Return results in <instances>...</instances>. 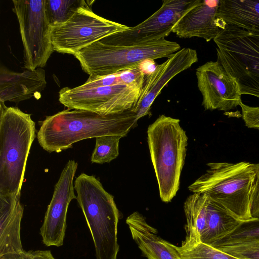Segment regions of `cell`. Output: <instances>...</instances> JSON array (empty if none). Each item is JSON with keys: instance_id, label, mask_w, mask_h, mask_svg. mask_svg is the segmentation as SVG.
Returning <instances> with one entry per match:
<instances>
[{"instance_id": "cell-1", "label": "cell", "mask_w": 259, "mask_h": 259, "mask_svg": "<svg viewBox=\"0 0 259 259\" xmlns=\"http://www.w3.org/2000/svg\"><path fill=\"white\" fill-rule=\"evenodd\" d=\"M136 114L132 110L101 115L78 109H65L40 122L37 133L39 145L46 151L59 153L78 141L108 135L125 137L137 125Z\"/></svg>"}, {"instance_id": "cell-2", "label": "cell", "mask_w": 259, "mask_h": 259, "mask_svg": "<svg viewBox=\"0 0 259 259\" xmlns=\"http://www.w3.org/2000/svg\"><path fill=\"white\" fill-rule=\"evenodd\" d=\"M205 172L188 187L206 195L241 222L252 220L250 199L259 163L209 162Z\"/></svg>"}, {"instance_id": "cell-3", "label": "cell", "mask_w": 259, "mask_h": 259, "mask_svg": "<svg viewBox=\"0 0 259 259\" xmlns=\"http://www.w3.org/2000/svg\"><path fill=\"white\" fill-rule=\"evenodd\" d=\"M4 103L0 101V195H17L35 138V124L31 114Z\"/></svg>"}, {"instance_id": "cell-4", "label": "cell", "mask_w": 259, "mask_h": 259, "mask_svg": "<svg viewBox=\"0 0 259 259\" xmlns=\"http://www.w3.org/2000/svg\"><path fill=\"white\" fill-rule=\"evenodd\" d=\"M178 119L161 115L148 127L151 159L161 200L169 202L179 189L188 137Z\"/></svg>"}, {"instance_id": "cell-5", "label": "cell", "mask_w": 259, "mask_h": 259, "mask_svg": "<svg viewBox=\"0 0 259 259\" xmlns=\"http://www.w3.org/2000/svg\"><path fill=\"white\" fill-rule=\"evenodd\" d=\"M74 188L92 234L96 259H117L120 214L113 196L95 176L84 173L76 178Z\"/></svg>"}, {"instance_id": "cell-6", "label": "cell", "mask_w": 259, "mask_h": 259, "mask_svg": "<svg viewBox=\"0 0 259 259\" xmlns=\"http://www.w3.org/2000/svg\"><path fill=\"white\" fill-rule=\"evenodd\" d=\"M181 46L165 38L135 46L112 44L100 39L74 55L90 77L113 74L147 60L168 58Z\"/></svg>"}, {"instance_id": "cell-7", "label": "cell", "mask_w": 259, "mask_h": 259, "mask_svg": "<svg viewBox=\"0 0 259 259\" xmlns=\"http://www.w3.org/2000/svg\"><path fill=\"white\" fill-rule=\"evenodd\" d=\"M213 40L217 61L236 79L242 95L259 98V32L226 25Z\"/></svg>"}, {"instance_id": "cell-8", "label": "cell", "mask_w": 259, "mask_h": 259, "mask_svg": "<svg viewBox=\"0 0 259 259\" xmlns=\"http://www.w3.org/2000/svg\"><path fill=\"white\" fill-rule=\"evenodd\" d=\"M23 46L25 69L44 67L55 51L51 40L52 27L47 18L45 0H13Z\"/></svg>"}, {"instance_id": "cell-9", "label": "cell", "mask_w": 259, "mask_h": 259, "mask_svg": "<svg viewBox=\"0 0 259 259\" xmlns=\"http://www.w3.org/2000/svg\"><path fill=\"white\" fill-rule=\"evenodd\" d=\"M91 7L80 8L67 21L52 27L55 51L74 55L93 42L129 27L97 15Z\"/></svg>"}, {"instance_id": "cell-10", "label": "cell", "mask_w": 259, "mask_h": 259, "mask_svg": "<svg viewBox=\"0 0 259 259\" xmlns=\"http://www.w3.org/2000/svg\"><path fill=\"white\" fill-rule=\"evenodd\" d=\"M143 88L125 84L84 89L63 88L59 101L68 109L94 112L103 115L131 110L137 103Z\"/></svg>"}, {"instance_id": "cell-11", "label": "cell", "mask_w": 259, "mask_h": 259, "mask_svg": "<svg viewBox=\"0 0 259 259\" xmlns=\"http://www.w3.org/2000/svg\"><path fill=\"white\" fill-rule=\"evenodd\" d=\"M195 1L164 0L157 11L141 23L103 39L112 44L135 46L165 38L184 12Z\"/></svg>"}, {"instance_id": "cell-12", "label": "cell", "mask_w": 259, "mask_h": 259, "mask_svg": "<svg viewBox=\"0 0 259 259\" xmlns=\"http://www.w3.org/2000/svg\"><path fill=\"white\" fill-rule=\"evenodd\" d=\"M196 75L205 110L227 111L242 102L238 83L218 61H208L198 67Z\"/></svg>"}, {"instance_id": "cell-13", "label": "cell", "mask_w": 259, "mask_h": 259, "mask_svg": "<svg viewBox=\"0 0 259 259\" xmlns=\"http://www.w3.org/2000/svg\"><path fill=\"white\" fill-rule=\"evenodd\" d=\"M77 166L78 163L74 160H69L55 186L40 229L42 242L47 246L60 247L63 244L68 208L71 201L76 199L73 182Z\"/></svg>"}, {"instance_id": "cell-14", "label": "cell", "mask_w": 259, "mask_h": 259, "mask_svg": "<svg viewBox=\"0 0 259 259\" xmlns=\"http://www.w3.org/2000/svg\"><path fill=\"white\" fill-rule=\"evenodd\" d=\"M198 61L195 50L185 48L169 56L163 63L157 65L145 78L139 99L131 110L138 120L151 113L150 109L162 89L175 76L186 70Z\"/></svg>"}, {"instance_id": "cell-15", "label": "cell", "mask_w": 259, "mask_h": 259, "mask_svg": "<svg viewBox=\"0 0 259 259\" xmlns=\"http://www.w3.org/2000/svg\"><path fill=\"white\" fill-rule=\"evenodd\" d=\"M220 0H196L183 14L171 32L181 38L200 37L214 39L226 27L217 16Z\"/></svg>"}, {"instance_id": "cell-16", "label": "cell", "mask_w": 259, "mask_h": 259, "mask_svg": "<svg viewBox=\"0 0 259 259\" xmlns=\"http://www.w3.org/2000/svg\"><path fill=\"white\" fill-rule=\"evenodd\" d=\"M46 84V73L42 68L16 72L1 66V102H19L32 97L38 99Z\"/></svg>"}, {"instance_id": "cell-17", "label": "cell", "mask_w": 259, "mask_h": 259, "mask_svg": "<svg viewBox=\"0 0 259 259\" xmlns=\"http://www.w3.org/2000/svg\"><path fill=\"white\" fill-rule=\"evenodd\" d=\"M132 236L148 259H180L172 244L160 238L157 230L150 226L145 218L138 211L126 220Z\"/></svg>"}, {"instance_id": "cell-18", "label": "cell", "mask_w": 259, "mask_h": 259, "mask_svg": "<svg viewBox=\"0 0 259 259\" xmlns=\"http://www.w3.org/2000/svg\"><path fill=\"white\" fill-rule=\"evenodd\" d=\"M20 196L0 195V256L23 250L20 229L24 207Z\"/></svg>"}, {"instance_id": "cell-19", "label": "cell", "mask_w": 259, "mask_h": 259, "mask_svg": "<svg viewBox=\"0 0 259 259\" xmlns=\"http://www.w3.org/2000/svg\"><path fill=\"white\" fill-rule=\"evenodd\" d=\"M217 16L226 25L259 32V0H221Z\"/></svg>"}, {"instance_id": "cell-20", "label": "cell", "mask_w": 259, "mask_h": 259, "mask_svg": "<svg viewBox=\"0 0 259 259\" xmlns=\"http://www.w3.org/2000/svg\"><path fill=\"white\" fill-rule=\"evenodd\" d=\"M241 222L208 198L206 228L201 237V242L211 245L230 233Z\"/></svg>"}, {"instance_id": "cell-21", "label": "cell", "mask_w": 259, "mask_h": 259, "mask_svg": "<svg viewBox=\"0 0 259 259\" xmlns=\"http://www.w3.org/2000/svg\"><path fill=\"white\" fill-rule=\"evenodd\" d=\"M208 202L206 195L198 193H193L186 200L184 208L187 221L186 238L201 242L206 228Z\"/></svg>"}, {"instance_id": "cell-22", "label": "cell", "mask_w": 259, "mask_h": 259, "mask_svg": "<svg viewBox=\"0 0 259 259\" xmlns=\"http://www.w3.org/2000/svg\"><path fill=\"white\" fill-rule=\"evenodd\" d=\"M257 242H259V219H254L241 222L230 233L210 246L220 249Z\"/></svg>"}, {"instance_id": "cell-23", "label": "cell", "mask_w": 259, "mask_h": 259, "mask_svg": "<svg viewBox=\"0 0 259 259\" xmlns=\"http://www.w3.org/2000/svg\"><path fill=\"white\" fill-rule=\"evenodd\" d=\"M180 259H240L222 250L186 238L181 246L172 244Z\"/></svg>"}, {"instance_id": "cell-24", "label": "cell", "mask_w": 259, "mask_h": 259, "mask_svg": "<svg viewBox=\"0 0 259 259\" xmlns=\"http://www.w3.org/2000/svg\"><path fill=\"white\" fill-rule=\"evenodd\" d=\"M94 2L84 0H45L46 15L53 27L66 22L80 8L92 5Z\"/></svg>"}, {"instance_id": "cell-25", "label": "cell", "mask_w": 259, "mask_h": 259, "mask_svg": "<svg viewBox=\"0 0 259 259\" xmlns=\"http://www.w3.org/2000/svg\"><path fill=\"white\" fill-rule=\"evenodd\" d=\"M120 136L108 135L96 138V144L92 153V163H109L119 155Z\"/></svg>"}, {"instance_id": "cell-26", "label": "cell", "mask_w": 259, "mask_h": 259, "mask_svg": "<svg viewBox=\"0 0 259 259\" xmlns=\"http://www.w3.org/2000/svg\"><path fill=\"white\" fill-rule=\"evenodd\" d=\"M122 83L143 88L145 80V71L142 63L119 72Z\"/></svg>"}, {"instance_id": "cell-27", "label": "cell", "mask_w": 259, "mask_h": 259, "mask_svg": "<svg viewBox=\"0 0 259 259\" xmlns=\"http://www.w3.org/2000/svg\"><path fill=\"white\" fill-rule=\"evenodd\" d=\"M219 249L240 259H259V242Z\"/></svg>"}, {"instance_id": "cell-28", "label": "cell", "mask_w": 259, "mask_h": 259, "mask_svg": "<svg viewBox=\"0 0 259 259\" xmlns=\"http://www.w3.org/2000/svg\"><path fill=\"white\" fill-rule=\"evenodd\" d=\"M118 84H123L120 78L119 72L94 78L89 77L84 83L79 86L82 88L91 89L112 86Z\"/></svg>"}, {"instance_id": "cell-29", "label": "cell", "mask_w": 259, "mask_h": 259, "mask_svg": "<svg viewBox=\"0 0 259 259\" xmlns=\"http://www.w3.org/2000/svg\"><path fill=\"white\" fill-rule=\"evenodd\" d=\"M0 259H55L50 250H29L10 253L0 256Z\"/></svg>"}, {"instance_id": "cell-30", "label": "cell", "mask_w": 259, "mask_h": 259, "mask_svg": "<svg viewBox=\"0 0 259 259\" xmlns=\"http://www.w3.org/2000/svg\"><path fill=\"white\" fill-rule=\"evenodd\" d=\"M239 106L245 125L248 128L259 129V107L250 106L242 102Z\"/></svg>"}, {"instance_id": "cell-31", "label": "cell", "mask_w": 259, "mask_h": 259, "mask_svg": "<svg viewBox=\"0 0 259 259\" xmlns=\"http://www.w3.org/2000/svg\"><path fill=\"white\" fill-rule=\"evenodd\" d=\"M250 208L252 218L259 219V168L251 191Z\"/></svg>"}]
</instances>
